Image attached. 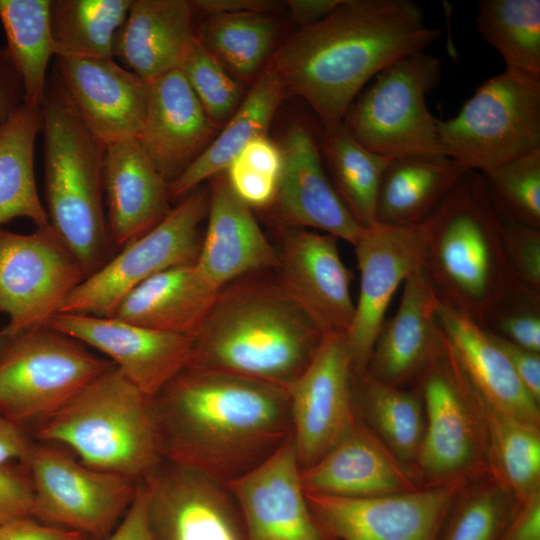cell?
<instances>
[{
	"label": "cell",
	"mask_w": 540,
	"mask_h": 540,
	"mask_svg": "<svg viewBox=\"0 0 540 540\" xmlns=\"http://www.w3.org/2000/svg\"><path fill=\"white\" fill-rule=\"evenodd\" d=\"M282 169L269 208L283 227L319 230L354 245L363 227L327 177L318 142L303 123L288 128L278 144Z\"/></svg>",
	"instance_id": "obj_21"
},
{
	"label": "cell",
	"mask_w": 540,
	"mask_h": 540,
	"mask_svg": "<svg viewBox=\"0 0 540 540\" xmlns=\"http://www.w3.org/2000/svg\"><path fill=\"white\" fill-rule=\"evenodd\" d=\"M489 334L509 360L525 389L539 403L540 352L529 350L504 338Z\"/></svg>",
	"instance_id": "obj_49"
},
{
	"label": "cell",
	"mask_w": 540,
	"mask_h": 540,
	"mask_svg": "<svg viewBox=\"0 0 540 540\" xmlns=\"http://www.w3.org/2000/svg\"><path fill=\"white\" fill-rule=\"evenodd\" d=\"M51 0H0L9 58L21 77L27 105L41 107L46 71L54 55L50 29Z\"/></svg>",
	"instance_id": "obj_37"
},
{
	"label": "cell",
	"mask_w": 540,
	"mask_h": 540,
	"mask_svg": "<svg viewBox=\"0 0 540 540\" xmlns=\"http://www.w3.org/2000/svg\"><path fill=\"white\" fill-rule=\"evenodd\" d=\"M85 537L80 532L43 524L32 517L0 524V540H84Z\"/></svg>",
	"instance_id": "obj_50"
},
{
	"label": "cell",
	"mask_w": 540,
	"mask_h": 540,
	"mask_svg": "<svg viewBox=\"0 0 540 540\" xmlns=\"http://www.w3.org/2000/svg\"><path fill=\"white\" fill-rule=\"evenodd\" d=\"M322 148L337 194L363 228L377 224L376 203L385 170L394 157L369 150L342 122L325 130Z\"/></svg>",
	"instance_id": "obj_35"
},
{
	"label": "cell",
	"mask_w": 540,
	"mask_h": 540,
	"mask_svg": "<svg viewBox=\"0 0 540 540\" xmlns=\"http://www.w3.org/2000/svg\"><path fill=\"white\" fill-rule=\"evenodd\" d=\"M186 0H133L117 32L114 58L146 83L179 69L196 34Z\"/></svg>",
	"instance_id": "obj_29"
},
{
	"label": "cell",
	"mask_w": 540,
	"mask_h": 540,
	"mask_svg": "<svg viewBox=\"0 0 540 540\" xmlns=\"http://www.w3.org/2000/svg\"><path fill=\"white\" fill-rule=\"evenodd\" d=\"M219 291L195 263L181 265L143 281L108 317L195 338Z\"/></svg>",
	"instance_id": "obj_30"
},
{
	"label": "cell",
	"mask_w": 540,
	"mask_h": 540,
	"mask_svg": "<svg viewBox=\"0 0 540 540\" xmlns=\"http://www.w3.org/2000/svg\"><path fill=\"white\" fill-rule=\"evenodd\" d=\"M36 436L67 446L92 469L135 482L163 461L151 398L115 365L37 426Z\"/></svg>",
	"instance_id": "obj_6"
},
{
	"label": "cell",
	"mask_w": 540,
	"mask_h": 540,
	"mask_svg": "<svg viewBox=\"0 0 540 540\" xmlns=\"http://www.w3.org/2000/svg\"><path fill=\"white\" fill-rule=\"evenodd\" d=\"M132 2L51 0L50 29L56 58H114L116 35Z\"/></svg>",
	"instance_id": "obj_36"
},
{
	"label": "cell",
	"mask_w": 540,
	"mask_h": 540,
	"mask_svg": "<svg viewBox=\"0 0 540 540\" xmlns=\"http://www.w3.org/2000/svg\"><path fill=\"white\" fill-rule=\"evenodd\" d=\"M46 325L103 353L149 398L192 358L194 337L154 330L114 317L58 313Z\"/></svg>",
	"instance_id": "obj_18"
},
{
	"label": "cell",
	"mask_w": 540,
	"mask_h": 540,
	"mask_svg": "<svg viewBox=\"0 0 540 540\" xmlns=\"http://www.w3.org/2000/svg\"><path fill=\"white\" fill-rule=\"evenodd\" d=\"M179 69L211 123L216 127L227 122L239 106V85L197 36Z\"/></svg>",
	"instance_id": "obj_45"
},
{
	"label": "cell",
	"mask_w": 540,
	"mask_h": 540,
	"mask_svg": "<svg viewBox=\"0 0 540 540\" xmlns=\"http://www.w3.org/2000/svg\"><path fill=\"white\" fill-rule=\"evenodd\" d=\"M465 478L372 497L307 493L311 514L327 540H438Z\"/></svg>",
	"instance_id": "obj_13"
},
{
	"label": "cell",
	"mask_w": 540,
	"mask_h": 540,
	"mask_svg": "<svg viewBox=\"0 0 540 540\" xmlns=\"http://www.w3.org/2000/svg\"><path fill=\"white\" fill-rule=\"evenodd\" d=\"M489 333L540 352V290L513 278L485 314Z\"/></svg>",
	"instance_id": "obj_44"
},
{
	"label": "cell",
	"mask_w": 540,
	"mask_h": 540,
	"mask_svg": "<svg viewBox=\"0 0 540 540\" xmlns=\"http://www.w3.org/2000/svg\"><path fill=\"white\" fill-rule=\"evenodd\" d=\"M427 237V221L415 226L377 223L364 228L353 245L360 287L345 342L354 377L366 374L375 341L397 289L423 266Z\"/></svg>",
	"instance_id": "obj_15"
},
{
	"label": "cell",
	"mask_w": 540,
	"mask_h": 540,
	"mask_svg": "<svg viewBox=\"0 0 540 540\" xmlns=\"http://www.w3.org/2000/svg\"><path fill=\"white\" fill-rule=\"evenodd\" d=\"M142 480L153 540H248L226 484L166 460Z\"/></svg>",
	"instance_id": "obj_17"
},
{
	"label": "cell",
	"mask_w": 540,
	"mask_h": 540,
	"mask_svg": "<svg viewBox=\"0 0 540 540\" xmlns=\"http://www.w3.org/2000/svg\"><path fill=\"white\" fill-rule=\"evenodd\" d=\"M438 131L445 155L481 174L540 149V78L505 69Z\"/></svg>",
	"instance_id": "obj_9"
},
{
	"label": "cell",
	"mask_w": 540,
	"mask_h": 540,
	"mask_svg": "<svg viewBox=\"0 0 540 540\" xmlns=\"http://www.w3.org/2000/svg\"><path fill=\"white\" fill-rule=\"evenodd\" d=\"M441 60L425 51L403 57L375 76L343 123L363 146L390 156H446L427 95L441 79Z\"/></svg>",
	"instance_id": "obj_8"
},
{
	"label": "cell",
	"mask_w": 540,
	"mask_h": 540,
	"mask_svg": "<svg viewBox=\"0 0 540 540\" xmlns=\"http://www.w3.org/2000/svg\"><path fill=\"white\" fill-rule=\"evenodd\" d=\"M279 145L267 136L255 138L224 171L234 194L249 208H269L281 174Z\"/></svg>",
	"instance_id": "obj_43"
},
{
	"label": "cell",
	"mask_w": 540,
	"mask_h": 540,
	"mask_svg": "<svg viewBox=\"0 0 540 540\" xmlns=\"http://www.w3.org/2000/svg\"><path fill=\"white\" fill-rule=\"evenodd\" d=\"M324 338L278 279L243 277L218 292L189 364L287 388Z\"/></svg>",
	"instance_id": "obj_3"
},
{
	"label": "cell",
	"mask_w": 540,
	"mask_h": 540,
	"mask_svg": "<svg viewBox=\"0 0 540 540\" xmlns=\"http://www.w3.org/2000/svg\"><path fill=\"white\" fill-rule=\"evenodd\" d=\"M436 313L457 362L483 398L505 413L539 426V403L525 389L490 334L438 297Z\"/></svg>",
	"instance_id": "obj_28"
},
{
	"label": "cell",
	"mask_w": 540,
	"mask_h": 540,
	"mask_svg": "<svg viewBox=\"0 0 540 540\" xmlns=\"http://www.w3.org/2000/svg\"><path fill=\"white\" fill-rule=\"evenodd\" d=\"M49 226L89 276L103 265L108 225L103 212L105 145L86 128L60 80L41 105Z\"/></svg>",
	"instance_id": "obj_5"
},
{
	"label": "cell",
	"mask_w": 540,
	"mask_h": 540,
	"mask_svg": "<svg viewBox=\"0 0 540 540\" xmlns=\"http://www.w3.org/2000/svg\"><path fill=\"white\" fill-rule=\"evenodd\" d=\"M458 379L476 419L492 476L512 492L517 503L540 492L539 426L498 409L474 388L456 360Z\"/></svg>",
	"instance_id": "obj_31"
},
{
	"label": "cell",
	"mask_w": 540,
	"mask_h": 540,
	"mask_svg": "<svg viewBox=\"0 0 540 540\" xmlns=\"http://www.w3.org/2000/svg\"><path fill=\"white\" fill-rule=\"evenodd\" d=\"M497 540H540V492L517 503Z\"/></svg>",
	"instance_id": "obj_51"
},
{
	"label": "cell",
	"mask_w": 540,
	"mask_h": 540,
	"mask_svg": "<svg viewBox=\"0 0 540 540\" xmlns=\"http://www.w3.org/2000/svg\"><path fill=\"white\" fill-rule=\"evenodd\" d=\"M355 396L376 436L400 462H415L424 433L419 391H408L364 375L354 379Z\"/></svg>",
	"instance_id": "obj_38"
},
{
	"label": "cell",
	"mask_w": 540,
	"mask_h": 540,
	"mask_svg": "<svg viewBox=\"0 0 540 540\" xmlns=\"http://www.w3.org/2000/svg\"><path fill=\"white\" fill-rule=\"evenodd\" d=\"M284 96L279 79L266 67L222 131L179 177L168 184L169 197L184 198L202 181L223 173L249 142L266 136Z\"/></svg>",
	"instance_id": "obj_33"
},
{
	"label": "cell",
	"mask_w": 540,
	"mask_h": 540,
	"mask_svg": "<svg viewBox=\"0 0 540 540\" xmlns=\"http://www.w3.org/2000/svg\"><path fill=\"white\" fill-rule=\"evenodd\" d=\"M26 463L34 492L31 517L96 540L113 532L136 493L138 482L92 469L51 443L33 444Z\"/></svg>",
	"instance_id": "obj_11"
},
{
	"label": "cell",
	"mask_w": 540,
	"mask_h": 540,
	"mask_svg": "<svg viewBox=\"0 0 540 540\" xmlns=\"http://www.w3.org/2000/svg\"><path fill=\"white\" fill-rule=\"evenodd\" d=\"M113 365L47 325L2 338L0 414L39 426Z\"/></svg>",
	"instance_id": "obj_7"
},
{
	"label": "cell",
	"mask_w": 540,
	"mask_h": 540,
	"mask_svg": "<svg viewBox=\"0 0 540 540\" xmlns=\"http://www.w3.org/2000/svg\"><path fill=\"white\" fill-rule=\"evenodd\" d=\"M227 487L248 540H326L308 506L292 435Z\"/></svg>",
	"instance_id": "obj_20"
},
{
	"label": "cell",
	"mask_w": 540,
	"mask_h": 540,
	"mask_svg": "<svg viewBox=\"0 0 540 540\" xmlns=\"http://www.w3.org/2000/svg\"><path fill=\"white\" fill-rule=\"evenodd\" d=\"M194 12L205 15L219 13H265L275 11L280 4L270 0H195L190 1Z\"/></svg>",
	"instance_id": "obj_54"
},
{
	"label": "cell",
	"mask_w": 540,
	"mask_h": 540,
	"mask_svg": "<svg viewBox=\"0 0 540 540\" xmlns=\"http://www.w3.org/2000/svg\"><path fill=\"white\" fill-rule=\"evenodd\" d=\"M424 408V433L416 457L420 471L443 482L465 478L483 465L484 445L464 396L456 361L439 323L429 361L417 379Z\"/></svg>",
	"instance_id": "obj_14"
},
{
	"label": "cell",
	"mask_w": 540,
	"mask_h": 540,
	"mask_svg": "<svg viewBox=\"0 0 540 540\" xmlns=\"http://www.w3.org/2000/svg\"><path fill=\"white\" fill-rule=\"evenodd\" d=\"M354 379L345 336H330L286 388L301 469L319 460L357 424Z\"/></svg>",
	"instance_id": "obj_16"
},
{
	"label": "cell",
	"mask_w": 540,
	"mask_h": 540,
	"mask_svg": "<svg viewBox=\"0 0 540 540\" xmlns=\"http://www.w3.org/2000/svg\"><path fill=\"white\" fill-rule=\"evenodd\" d=\"M436 303L437 295L421 266L403 283L397 311L379 331L366 375L397 387L419 378L438 327Z\"/></svg>",
	"instance_id": "obj_27"
},
{
	"label": "cell",
	"mask_w": 540,
	"mask_h": 540,
	"mask_svg": "<svg viewBox=\"0 0 540 540\" xmlns=\"http://www.w3.org/2000/svg\"><path fill=\"white\" fill-rule=\"evenodd\" d=\"M384 443L357 424L328 452L301 469L307 493L339 497H372L419 487Z\"/></svg>",
	"instance_id": "obj_25"
},
{
	"label": "cell",
	"mask_w": 540,
	"mask_h": 540,
	"mask_svg": "<svg viewBox=\"0 0 540 540\" xmlns=\"http://www.w3.org/2000/svg\"><path fill=\"white\" fill-rule=\"evenodd\" d=\"M207 220L195 265L216 289L257 271L278 268V250L262 232L252 209L234 194L224 172L212 181Z\"/></svg>",
	"instance_id": "obj_23"
},
{
	"label": "cell",
	"mask_w": 540,
	"mask_h": 540,
	"mask_svg": "<svg viewBox=\"0 0 540 540\" xmlns=\"http://www.w3.org/2000/svg\"><path fill=\"white\" fill-rule=\"evenodd\" d=\"M84 540H96L85 537ZM103 540H153L148 513V491L143 480L139 481L134 499L125 515Z\"/></svg>",
	"instance_id": "obj_48"
},
{
	"label": "cell",
	"mask_w": 540,
	"mask_h": 540,
	"mask_svg": "<svg viewBox=\"0 0 540 540\" xmlns=\"http://www.w3.org/2000/svg\"><path fill=\"white\" fill-rule=\"evenodd\" d=\"M467 171L447 157H394L378 191L376 221L389 226H415L428 221Z\"/></svg>",
	"instance_id": "obj_32"
},
{
	"label": "cell",
	"mask_w": 540,
	"mask_h": 540,
	"mask_svg": "<svg viewBox=\"0 0 540 540\" xmlns=\"http://www.w3.org/2000/svg\"><path fill=\"white\" fill-rule=\"evenodd\" d=\"M464 487L438 540H497L517 506L512 492L494 477L467 490Z\"/></svg>",
	"instance_id": "obj_41"
},
{
	"label": "cell",
	"mask_w": 540,
	"mask_h": 540,
	"mask_svg": "<svg viewBox=\"0 0 540 540\" xmlns=\"http://www.w3.org/2000/svg\"><path fill=\"white\" fill-rule=\"evenodd\" d=\"M494 203L500 220L504 253L513 278L540 290V229L519 222Z\"/></svg>",
	"instance_id": "obj_46"
},
{
	"label": "cell",
	"mask_w": 540,
	"mask_h": 540,
	"mask_svg": "<svg viewBox=\"0 0 540 540\" xmlns=\"http://www.w3.org/2000/svg\"><path fill=\"white\" fill-rule=\"evenodd\" d=\"M197 36L201 44L225 67L242 78L252 76L273 46L277 26L265 13L206 15Z\"/></svg>",
	"instance_id": "obj_40"
},
{
	"label": "cell",
	"mask_w": 540,
	"mask_h": 540,
	"mask_svg": "<svg viewBox=\"0 0 540 540\" xmlns=\"http://www.w3.org/2000/svg\"><path fill=\"white\" fill-rule=\"evenodd\" d=\"M103 188L109 235L120 247L147 233L170 211L168 183L138 138L105 146Z\"/></svg>",
	"instance_id": "obj_26"
},
{
	"label": "cell",
	"mask_w": 540,
	"mask_h": 540,
	"mask_svg": "<svg viewBox=\"0 0 540 540\" xmlns=\"http://www.w3.org/2000/svg\"><path fill=\"white\" fill-rule=\"evenodd\" d=\"M24 103L21 77L6 49L0 47V129Z\"/></svg>",
	"instance_id": "obj_52"
},
{
	"label": "cell",
	"mask_w": 540,
	"mask_h": 540,
	"mask_svg": "<svg viewBox=\"0 0 540 540\" xmlns=\"http://www.w3.org/2000/svg\"><path fill=\"white\" fill-rule=\"evenodd\" d=\"M41 107L24 103L0 129V226L17 217L49 227L34 175V144Z\"/></svg>",
	"instance_id": "obj_34"
},
{
	"label": "cell",
	"mask_w": 540,
	"mask_h": 540,
	"mask_svg": "<svg viewBox=\"0 0 540 540\" xmlns=\"http://www.w3.org/2000/svg\"><path fill=\"white\" fill-rule=\"evenodd\" d=\"M163 460L227 484L291 434L286 388L188 364L153 398Z\"/></svg>",
	"instance_id": "obj_1"
},
{
	"label": "cell",
	"mask_w": 540,
	"mask_h": 540,
	"mask_svg": "<svg viewBox=\"0 0 540 540\" xmlns=\"http://www.w3.org/2000/svg\"><path fill=\"white\" fill-rule=\"evenodd\" d=\"M86 277L50 226L30 234L0 228V311L8 316L0 339L46 325Z\"/></svg>",
	"instance_id": "obj_12"
},
{
	"label": "cell",
	"mask_w": 540,
	"mask_h": 540,
	"mask_svg": "<svg viewBox=\"0 0 540 540\" xmlns=\"http://www.w3.org/2000/svg\"><path fill=\"white\" fill-rule=\"evenodd\" d=\"M475 22L506 70L540 78L539 0H480Z\"/></svg>",
	"instance_id": "obj_39"
},
{
	"label": "cell",
	"mask_w": 540,
	"mask_h": 540,
	"mask_svg": "<svg viewBox=\"0 0 540 540\" xmlns=\"http://www.w3.org/2000/svg\"><path fill=\"white\" fill-rule=\"evenodd\" d=\"M214 129L180 69L148 83L139 141L168 184L203 152Z\"/></svg>",
	"instance_id": "obj_24"
},
{
	"label": "cell",
	"mask_w": 540,
	"mask_h": 540,
	"mask_svg": "<svg viewBox=\"0 0 540 540\" xmlns=\"http://www.w3.org/2000/svg\"><path fill=\"white\" fill-rule=\"evenodd\" d=\"M209 191L194 189L151 230L123 246L110 261L87 276L59 313L110 316L136 286L167 269L195 263L202 239Z\"/></svg>",
	"instance_id": "obj_10"
},
{
	"label": "cell",
	"mask_w": 540,
	"mask_h": 540,
	"mask_svg": "<svg viewBox=\"0 0 540 540\" xmlns=\"http://www.w3.org/2000/svg\"><path fill=\"white\" fill-rule=\"evenodd\" d=\"M327 540V539H326Z\"/></svg>",
	"instance_id": "obj_56"
},
{
	"label": "cell",
	"mask_w": 540,
	"mask_h": 540,
	"mask_svg": "<svg viewBox=\"0 0 540 540\" xmlns=\"http://www.w3.org/2000/svg\"><path fill=\"white\" fill-rule=\"evenodd\" d=\"M59 80L89 132L105 146L141 135L148 83L114 58L57 57Z\"/></svg>",
	"instance_id": "obj_22"
},
{
	"label": "cell",
	"mask_w": 540,
	"mask_h": 540,
	"mask_svg": "<svg viewBox=\"0 0 540 540\" xmlns=\"http://www.w3.org/2000/svg\"><path fill=\"white\" fill-rule=\"evenodd\" d=\"M342 0H289L291 19L301 27L313 25L332 13Z\"/></svg>",
	"instance_id": "obj_55"
},
{
	"label": "cell",
	"mask_w": 540,
	"mask_h": 540,
	"mask_svg": "<svg viewBox=\"0 0 540 540\" xmlns=\"http://www.w3.org/2000/svg\"><path fill=\"white\" fill-rule=\"evenodd\" d=\"M482 176L498 205L519 222L540 229V149Z\"/></svg>",
	"instance_id": "obj_42"
},
{
	"label": "cell",
	"mask_w": 540,
	"mask_h": 540,
	"mask_svg": "<svg viewBox=\"0 0 540 540\" xmlns=\"http://www.w3.org/2000/svg\"><path fill=\"white\" fill-rule=\"evenodd\" d=\"M32 446L22 426L0 414V464L15 460L26 463Z\"/></svg>",
	"instance_id": "obj_53"
},
{
	"label": "cell",
	"mask_w": 540,
	"mask_h": 540,
	"mask_svg": "<svg viewBox=\"0 0 540 540\" xmlns=\"http://www.w3.org/2000/svg\"><path fill=\"white\" fill-rule=\"evenodd\" d=\"M33 499L31 478L0 464V524L31 517Z\"/></svg>",
	"instance_id": "obj_47"
},
{
	"label": "cell",
	"mask_w": 540,
	"mask_h": 540,
	"mask_svg": "<svg viewBox=\"0 0 540 540\" xmlns=\"http://www.w3.org/2000/svg\"><path fill=\"white\" fill-rule=\"evenodd\" d=\"M423 268L437 297L481 325L513 279L481 173L467 170L427 221Z\"/></svg>",
	"instance_id": "obj_4"
},
{
	"label": "cell",
	"mask_w": 540,
	"mask_h": 540,
	"mask_svg": "<svg viewBox=\"0 0 540 540\" xmlns=\"http://www.w3.org/2000/svg\"><path fill=\"white\" fill-rule=\"evenodd\" d=\"M441 36L412 0H342L321 21L301 27L268 64L285 95L302 98L323 129L342 123L365 84Z\"/></svg>",
	"instance_id": "obj_2"
},
{
	"label": "cell",
	"mask_w": 540,
	"mask_h": 540,
	"mask_svg": "<svg viewBox=\"0 0 540 540\" xmlns=\"http://www.w3.org/2000/svg\"><path fill=\"white\" fill-rule=\"evenodd\" d=\"M278 280L326 337L347 333L355 303L353 274L343 263L333 235L283 227Z\"/></svg>",
	"instance_id": "obj_19"
}]
</instances>
